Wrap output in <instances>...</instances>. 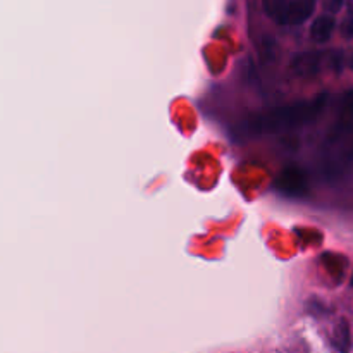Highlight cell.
Instances as JSON below:
<instances>
[{
  "label": "cell",
  "instance_id": "cell-1",
  "mask_svg": "<svg viewBox=\"0 0 353 353\" xmlns=\"http://www.w3.org/2000/svg\"><path fill=\"white\" fill-rule=\"evenodd\" d=\"M327 99H330L327 93H321L310 100H300V102L259 112L248 117L241 130L247 134L288 133L296 128L314 123L323 114L324 107L327 105Z\"/></svg>",
  "mask_w": 353,
  "mask_h": 353
},
{
  "label": "cell",
  "instance_id": "cell-2",
  "mask_svg": "<svg viewBox=\"0 0 353 353\" xmlns=\"http://www.w3.org/2000/svg\"><path fill=\"white\" fill-rule=\"evenodd\" d=\"M317 0H264V12L278 24H302L312 16Z\"/></svg>",
  "mask_w": 353,
  "mask_h": 353
},
{
  "label": "cell",
  "instance_id": "cell-3",
  "mask_svg": "<svg viewBox=\"0 0 353 353\" xmlns=\"http://www.w3.org/2000/svg\"><path fill=\"white\" fill-rule=\"evenodd\" d=\"M353 128V90H348L341 95L340 103H338L336 121L331 126L330 134H327V143H334L340 138H343Z\"/></svg>",
  "mask_w": 353,
  "mask_h": 353
},
{
  "label": "cell",
  "instance_id": "cell-4",
  "mask_svg": "<svg viewBox=\"0 0 353 353\" xmlns=\"http://www.w3.org/2000/svg\"><path fill=\"white\" fill-rule=\"evenodd\" d=\"M276 188L281 193L290 196H300L307 192L309 188V178H307V172L303 169L292 165V168H286L285 171L279 174L278 181H276Z\"/></svg>",
  "mask_w": 353,
  "mask_h": 353
},
{
  "label": "cell",
  "instance_id": "cell-5",
  "mask_svg": "<svg viewBox=\"0 0 353 353\" xmlns=\"http://www.w3.org/2000/svg\"><path fill=\"white\" fill-rule=\"evenodd\" d=\"M324 64V54L317 50H309V52H300L290 62V69L295 76L300 78H310V76H316L317 72H321Z\"/></svg>",
  "mask_w": 353,
  "mask_h": 353
},
{
  "label": "cell",
  "instance_id": "cell-6",
  "mask_svg": "<svg viewBox=\"0 0 353 353\" xmlns=\"http://www.w3.org/2000/svg\"><path fill=\"white\" fill-rule=\"evenodd\" d=\"M334 26H336V21L333 16H319L310 26V38L317 43H324L331 38Z\"/></svg>",
  "mask_w": 353,
  "mask_h": 353
},
{
  "label": "cell",
  "instance_id": "cell-7",
  "mask_svg": "<svg viewBox=\"0 0 353 353\" xmlns=\"http://www.w3.org/2000/svg\"><path fill=\"white\" fill-rule=\"evenodd\" d=\"M331 343L340 352L350 350V327H348L347 321H340L336 324V327L333 331V336H331Z\"/></svg>",
  "mask_w": 353,
  "mask_h": 353
},
{
  "label": "cell",
  "instance_id": "cell-8",
  "mask_svg": "<svg viewBox=\"0 0 353 353\" xmlns=\"http://www.w3.org/2000/svg\"><path fill=\"white\" fill-rule=\"evenodd\" d=\"M345 0H324V9L331 10V12H338L343 7Z\"/></svg>",
  "mask_w": 353,
  "mask_h": 353
},
{
  "label": "cell",
  "instance_id": "cell-9",
  "mask_svg": "<svg viewBox=\"0 0 353 353\" xmlns=\"http://www.w3.org/2000/svg\"><path fill=\"white\" fill-rule=\"evenodd\" d=\"M348 157L353 159V145H352V148H350V154H348Z\"/></svg>",
  "mask_w": 353,
  "mask_h": 353
},
{
  "label": "cell",
  "instance_id": "cell-10",
  "mask_svg": "<svg viewBox=\"0 0 353 353\" xmlns=\"http://www.w3.org/2000/svg\"><path fill=\"white\" fill-rule=\"evenodd\" d=\"M352 286H353V276H352Z\"/></svg>",
  "mask_w": 353,
  "mask_h": 353
},
{
  "label": "cell",
  "instance_id": "cell-11",
  "mask_svg": "<svg viewBox=\"0 0 353 353\" xmlns=\"http://www.w3.org/2000/svg\"><path fill=\"white\" fill-rule=\"evenodd\" d=\"M352 65H353V59H352Z\"/></svg>",
  "mask_w": 353,
  "mask_h": 353
},
{
  "label": "cell",
  "instance_id": "cell-12",
  "mask_svg": "<svg viewBox=\"0 0 353 353\" xmlns=\"http://www.w3.org/2000/svg\"><path fill=\"white\" fill-rule=\"evenodd\" d=\"M352 6H353V0H352Z\"/></svg>",
  "mask_w": 353,
  "mask_h": 353
}]
</instances>
